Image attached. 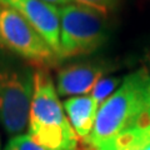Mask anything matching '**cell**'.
Masks as SVG:
<instances>
[{
    "label": "cell",
    "mask_w": 150,
    "mask_h": 150,
    "mask_svg": "<svg viewBox=\"0 0 150 150\" xmlns=\"http://www.w3.org/2000/svg\"><path fill=\"white\" fill-rule=\"evenodd\" d=\"M34 73L28 64L0 54V124L11 135H20L29 124Z\"/></svg>",
    "instance_id": "3957f363"
},
{
    "label": "cell",
    "mask_w": 150,
    "mask_h": 150,
    "mask_svg": "<svg viewBox=\"0 0 150 150\" xmlns=\"http://www.w3.org/2000/svg\"><path fill=\"white\" fill-rule=\"evenodd\" d=\"M63 106L78 138L88 142L96 121L99 104L90 95H84L67 99Z\"/></svg>",
    "instance_id": "9c48e42d"
},
{
    "label": "cell",
    "mask_w": 150,
    "mask_h": 150,
    "mask_svg": "<svg viewBox=\"0 0 150 150\" xmlns=\"http://www.w3.org/2000/svg\"><path fill=\"white\" fill-rule=\"evenodd\" d=\"M150 112V74L146 68L130 73L99 106L88 144L95 149L135 120Z\"/></svg>",
    "instance_id": "6da1fadb"
},
{
    "label": "cell",
    "mask_w": 150,
    "mask_h": 150,
    "mask_svg": "<svg viewBox=\"0 0 150 150\" xmlns=\"http://www.w3.org/2000/svg\"><path fill=\"white\" fill-rule=\"evenodd\" d=\"M112 67L105 62H84L70 64L56 74V91L62 96H75L91 93L95 84Z\"/></svg>",
    "instance_id": "52a82bcc"
},
{
    "label": "cell",
    "mask_w": 150,
    "mask_h": 150,
    "mask_svg": "<svg viewBox=\"0 0 150 150\" xmlns=\"http://www.w3.org/2000/svg\"><path fill=\"white\" fill-rule=\"evenodd\" d=\"M0 6L16 10L44 38L59 58L60 16L58 8L41 0H0Z\"/></svg>",
    "instance_id": "8992f818"
},
{
    "label": "cell",
    "mask_w": 150,
    "mask_h": 150,
    "mask_svg": "<svg viewBox=\"0 0 150 150\" xmlns=\"http://www.w3.org/2000/svg\"><path fill=\"white\" fill-rule=\"evenodd\" d=\"M58 95L50 75L45 70H36L28 124L29 135L46 150H78V135Z\"/></svg>",
    "instance_id": "7a4b0ae2"
},
{
    "label": "cell",
    "mask_w": 150,
    "mask_h": 150,
    "mask_svg": "<svg viewBox=\"0 0 150 150\" xmlns=\"http://www.w3.org/2000/svg\"><path fill=\"white\" fill-rule=\"evenodd\" d=\"M0 48L38 67H53L60 62L44 38L9 6H0Z\"/></svg>",
    "instance_id": "5b68a950"
},
{
    "label": "cell",
    "mask_w": 150,
    "mask_h": 150,
    "mask_svg": "<svg viewBox=\"0 0 150 150\" xmlns=\"http://www.w3.org/2000/svg\"><path fill=\"white\" fill-rule=\"evenodd\" d=\"M144 60H145V64H146V69H149L150 70V48L145 51V54H144ZM148 70V71H149Z\"/></svg>",
    "instance_id": "5bb4252c"
},
{
    "label": "cell",
    "mask_w": 150,
    "mask_h": 150,
    "mask_svg": "<svg viewBox=\"0 0 150 150\" xmlns=\"http://www.w3.org/2000/svg\"><path fill=\"white\" fill-rule=\"evenodd\" d=\"M73 1H76L79 5L94 9V10L106 15L116 8L119 0H73Z\"/></svg>",
    "instance_id": "7c38bea8"
},
{
    "label": "cell",
    "mask_w": 150,
    "mask_h": 150,
    "mask_svg": "<svg viewBox=\"0 0 150 150\" xmlns=\"http://www.w3.org/2000/svg\"><path fill=\"white\" fill-rule=\"evenodd\" d=\"M5 150H46L30 138L29 134L15 135L9 140Z\"/></svg>",
    "instance_id": "8fae6325"
},
{
    "label": "cell",
    "mask_w": 150,
    "mask_h": 150,
    "mask_svg": "<svg viewBox=\"0 0 150 150\" xmlns=\"http://www.w3.org/2000/svg\"><path fill=\"white\" fill-rule=\"evenodd\" d=\"M41 1H45L54 6H60V8L69 5V4H73V0H41Z\"/></svg>",
    "instance_id": "4fadbf2b"
},
{
    "label": "cell",
    "mask_w": 150,
    "mask_h": 150,
    "mask_svg": "<svg viewBox=\"0 0 150 150\" xmlns=\"http://www.w3.org/2000/svg\"><path fill=\"white\" fill-rule=\"evenodd\" d=\"M120 79L116 76H104L95 84L90 93V96L95 100L99 106L104 103L108 98L111 96L115 93V90L120 85Z\"/></svg>",
    "instance_id": "30bf717a"
},
{
    "label": "cell",
    "mask_w": 150,
    "mask_h": 150,
    "mask_svg": "<svg viewBox=\"0 0 150 150\" xmlns=\"http://www.w3.org/2000/svg\"><path fill=\"white\" fill-rule=\"evenodd\" d=\"M59 60L93 54L108 39L105 15L94 9L69 4L59 8Z\"/></svg>",
    "instance_id": "277c9868"
},
{
    "label": "cell",
    "mask_w": 150,
    "mask_h": 150,
    "mask_svg": "<svg viewBox=\"0 0 150 150\" xmlns=\"http://www.w3.org/2000/svg\"><path fill=\"white\" fill-rule=\"evenodd\" d=\"M95 150H150V112L98 145Z\"/></svg>",
    "instance_id": "ba28073f"
}]
</instances>
